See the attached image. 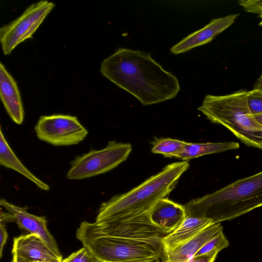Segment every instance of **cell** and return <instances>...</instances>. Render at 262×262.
<instances>
[{
  "label": "cell",
  "mask_w": 262,
  "mask_h": 262,
  "mask_svg": "<svg viewBox=\"0 0 262 262\" xmlns=\"http://www.w3.org/2000/svg\"><path fill=\"white\" fill-rule=\"evenodd\" d=\"M101 74L143 105L174 98L180 90L177 78L140 50L120 48L101 63Z\"/></svg>",
  "instance_id": "1"
},
{
  "label": "cell",
  "mask_w": 262,
  "mask_h": 262,
  "mask_svg": "<svg viewBox=\"0 0 262 262\" xmlns=\"http://www.w3.org/2000/svg\"><path fill=\"white\" fill-rule=\"evenodd\" d=\"M186 215L212 224L230 221L262 206V171L184 205Z\"/></svg>",
  "instance_id": "2"
},
{
  "label": "cell",
  "mask_w": 262,
  "mask_h": 262,
  "mask_svg": "<svg viewBox=\"0 0 262 262\" xmlns=\"http://www.w3.org/2000/svg\"><path fill=\"white\" fill-rule=\"evenodd\" d=\"M189 166L186 161L168 164L129 191L113 196L101 204L95 223L107 222L149 211L158 201L166 198Z\"/></svg>",
  "instance_id": "3"
},
{
  "label": "cell",
  "mask_w": 262,
  "mask_h": 262,
  "mask_svg": "<svg viewBox=\"0 0 262 262\" xmlns=\"http://www.w3.org/2000/svg\"><path fill=\"white\" fill-rule=\"evenodd\" d=\"M247 93L239 90L225 95L208 94L198 110L211 122L227 128L246 145L262 151V126L250 112Z\"/></svg>",
  "instance_id": "4"
},
{
  "label": "cell",
  "mask_w": 262,
  "mask_h": 262,
  "mask_svg": "<svg viewBox=\"0 0 262 262\" xmlns=\"http://www.w3.org/2000/svg\"><path fill=\"white\" fill-rule=\"evenodd\" d=\"M76 237L99 262H134L163 259L161 239H134L105 235L83 222Z\"/></svg>",
  "instance_id": "5"
},
{
  "label": "cell",
  "mask_w": 262,
  "mask_h": 262,
  "mask_svg": "<svg viewBox=\"0 0 262 262\" xmlns=\"http://www.w3.org/2000/svg\"><path fill=\"white\" fill-rule=\"evenodd\" d=\"M132 150L128 143L111 141L105 147L77 156L67 174L70 180H82L108 172L125 161Z\"/></svg>",
  "instance_id": "6"
},
{
  "label": "cell",
  "mask_w": 262,
  "mask_h": 262,
  "mask_svg": "<svg viewBox=\"0 0 262 262\" xmlns=\"http://www.w3.org/2000/svg\"><path fill=\"white\" fill-rule=\"evenodd\" d=\"M55 4L41 0L28 7L22 14L0 29V41L4 55L10 54L14 49L25 40L32 38Z\"/></svg>",
  "instance_id": "7"
},
{
  "label": "cell",
  "mask_w": 262,
  "mask_h": 262,
  "mask_svg": "<svg viewBox=\"0 0 262 262\" xmlns=\"http://www.w3.org/2000/svg\"><path fill=\"white\" fill-rule=\"evenodd\" d=\"M34 128L39 140L54 146L77 144L88 134L76 117L68 115L42 116Z\"/></svg>",
  "instance_id": "8"
},
{
  "label": "cell",
  "mask_w": 262,
  "mask_h": 262,
  "mask_svg": "<svg viewBox=\"0 0 262 262\" xmlns=\"http://www.w3.org/2000/svg\"><path fill=\"white\" fill-rule=\"evenodd\" d=\"M96 232L110 236L134 239H161L167 234L151 221L149 211L101 223H90Z\"/></svg>",
  "instance_id": "9"
},
{
  "label": "cell",
  "mask_w": 262,
  "mask_h": 262,
  "mask_svg": "<svg viewBox=\"0 0 262 262\" xmlns=\"http://www.w3.org/2000/svg\"><path fill=\"white\" fill-rule=\"evenodd\" d=\"M0 204L13 215L20 229L38 235L55 254L62 258L55 239L47 228L45 216L30 214L27 212L26 207L14 205L5 199H1Z\"/></svg>",
  "instance_id": "10"
},
{
  "label": "cell",
  "mask_w": 262,
  "mask_h": 262,
  "mask_svg": "<svg viewBox=\"0 0 262 262\" xmlns=\"http://www.w3.org/2000/svg\"><path fill=\"white\" fill-rule=\"evenodd\" d=\"M239 15V14H231L212 19L204 27L189 34L172 46L170 49V52L176 55L179 54L210 42L217 35L231 26Z\"/></svg>",
  "instance_id": "11"
},
{
  "label": "cell",
  "mask_w": 262,
  "mask_h": 262,
  "mask_svg": "<svg viewBox=\"0 0 262 262\" xmlns=\"http://www.w3.org/2000/svg\"><path fill=\"white\" fill-rule=\"evenodd\" d=\"M13 255L30 262H61L62 258L55 254L37 235L28 234L15 237Z\"/></svg>",
  "instance_id": "12"
},
{
  "label": "cell",
  "mask_w": 262,
  "mask_h": 262,
  "mask_svg": "<svg viewBox=\"0 0 262 262\" xmlns=\"http://www.w3.org/2000/svg\"><path fill=\"white\" fill-rule=\"evenodd\" d=\"M184 205L167 198L158 201L149 211L152 223L168 234L176 230L186 217Z\"/></svg>",
  "instance_id": "13"
},
{
  "label": "cell",
  "mask_w": 262,
  "mask_h": 262,
  "mask_svg": "<svg viewBox=\"0 0 262 262\" xmlns=\"http://www.w3.org/2000/svg\"><path fill=\"white\" fill-rule=\"evenodd\" d=\"M0 96L12 120L18 125L21 124L25 112L20 94L16 82L2 62L0 63Z\"/></svg>",
  "instance_id": "14"
},
{
  "label": "cell",
  "mask_w": 262,
  "mask_h": 262,
  "mask_svg": "<svg viewBox=\"0 0 262 262\" xmlns=\"http://www.w3.org/2000/svg\"><path fill=\"white\" fill-rule=\"evenodd\" d=\"M212 224L208 219L186 216L176 230L161 238L164 253L180 246Z\"/></svg>",
  "instance_id": "15"
},
{
  "label": "cell",
  "mask_w": 262,
  "mask_h": 262,
  "mask_svg": "<svg viewBox=\"0 0 262 262\" xmlns=\"http://www.w3.org/2000/svg\"><path fill=\"white\" fill-rule=\"evenodd\" d=\"M223 230L220 224H212L174 249L164 253L162 260L169 262H183L192 257L215 234Z\"/></svg>",
  "instance_id": "16"
},
{
  "label": "cell",
  "mask_w": 262,
  "mask_h": 262,
  "mask_svg": "<svg viewBox=\"0 0 262 262\" xmlns=\"http://www.w3.org/2000/svg\"><path fill=\"white\" fill-rule=\"evenodd\" d=\"M239 147V143L234 141L203 143L187 142L180 151L173 156L172 158L187 161L204 155L237 149Z\"/></svg>",
  "instance_id": "17"
},
{
  "label": "cell",
  "mask_w": 262,
  "mask_h": 262,
  "mask_svg": "<svg viewBox=\"0 0 262 262\" xmlns=\"http://www.w3.org/2000/svg\"><path fill=\"white\" fill-rule=\"evenodd\" d=\"M0 164L2 166L12 169L21 174L33 182L40 189L46 191L50 189V187L47 184L35 176L18 159L6 140L1 127L0 130Z\"/></svg>",
  "instance_id": "18"
},
{
  "label": "cell",
  "mask_w": 262,
  "mask_h": 262,
  "mask_svg": "<svg viewBox=\"0 0 262 262\" xmlns=\"http://www.w3.org/2000/svg\"><path fill=\"white\" fill-rule=\"evenodd\" d=\"M187 142L171 138L156 139L153 142L151 152L163 155L167 158L180 151L187 144Z\"/></svg>",
  "instance_id": "19"
},
{
  "label": "cell",
  "mask_w": 262,
  "mask_h": 262,
  "mask_svg": "<svg viewBox=\"0 0 262 262\" xmlns=\"http://www.w3.org/2000/svg\"><path fill=\"white\" fill-rule=\"evenodd\" d=\"M229 245V241L223 230L211 238L195 254L194 256L217 254L221 250Z\"/></svg>",
  "instance_id": "20"
},
{
  "label": "cell",
  "mask_w": 262,
  "mask_h": 262,
  "mask_svg": "<svg viewBox=\"0 0 262 262\" xmlns=\"http://www.w3.org/2000/svg\"><path fill=\"white\" fill-rule=\"evenodd\" d=\"M247 99L252 115H262V92L253 89L248 91Z\"/></svg>",
  "instance_id": "21"
},
{
  "label": "cell",
  "mask_w": 262,
  "mask_h": 262,
  "mask_svg": "<svg viewBox=\"0 0 262 262\" xmlns=\"http://www.w3.org/2000/svg\"><path fill=\"white\" fill-rule=\"evenodd\" d=\"M61 262H99L97 258L85 247L72 253Z\"/></svg>",
  "instance_id": "22"
},
{
  "label": "cell",
  "mask_w": 262,
  "mask_h": 262,
  "mask_svg": "<svg viewBox=\"0 0 262 262\" xmlns=\"http://www.w3.org/2000/svg\"><path fill=\"white\" fill-rule=\"evenodd\" d=\"M238 3L248 12L258 15L262 13V0H239Z\"/></svg>",
  "instance_id": "23"
},
{
  "label": "cell",
  "mask_w": 262,
  "mask_h": 262,
  "mask_svg": "<svg viewBox=\"0 0 262 262\" xmlns=\"http://www.w3.org/2000/svg\"><path fill=\"white\" fill-rule=\"evenodd\" d=\"M217 254L213 255H204L197 256H193L191 258L183 262H214ZM162 262H169L163 260Z\"/></svg>",
  "instance_id": "24"
},
{
  "label": "cell",
  "mask_w": 262,
  "mask_h": 262,
  "mask_svg": "<svg viewBox=\"0 0 262 262\" xmlns=\"http://www.w3.org/2000/svg\"><path fill=\"white\" fill-rule=\"evenodd\" d=\"M8 236V235L6 228V224L0 223V258L2 256L3 248L7 242Z\"/></svg>",
  "instance_id": "25"
},
{
  "label": "cell",
  "mask_w": 262,
  "mask_h": 262,
  "mask_svg": "<svg viewBox=\"0 0 262 262\" xmlns=\"http://www.w3.org/2000/svg\"><path fill=\"white\" fill-rule=\"evenodd\" d=\"M15 222V219L13 215L9 212H5L2 210L0 212V223L6 224L8 222Z\"/></svg>",
  "instance_id": "26"
},
{
  "label": "cell",
  "mask_w": 262,
  "mask_h": 262,
  "mask_svg": "<svg viewBox=\"0 0 262 262\" xmlns=\"http://www.w3.org/2000/svg\"><path fill=\"white\" fill-rule=\"evenodd\" d=\"M253 89L262 92V73L259 78L256 80Z\"/></svg>",
  "instance_id": "27"
},
{
  "label": "cell",
  "mask_w": 262,
  "mask_h": 262,
  "mask_svg": "<svg viewBox=\"0 0 262 262\" xmlns=\"http://www.w3.org/2000/svg\"><path fill=\"white\" fill-rule=\"evenodd\" d=\"M11 262H30L21 257L13 255V259Z\"/></svg>",
  "instance_id": "28"
},
{
  "label": "cell",
  "mask_w": 262,
  "mask_h": 262,
  "mask_svg": "<svg viewBox=\"0 0 262 262\" xmlns=\"http://www.w3.org/2000/svg\"><path fill=\"white\" fill-rule=\"evenodd\" d=\"M257 121L262 126V115L254 116Z\"/></svg>",
  "instance_id": "29"
},
{
  "label": "cell",
  "mask_w": 262,
  "mask_h": 262,
  "mask_svg": "<svg viewBox=\"0 0 262 262\" xmlns=\"http://www.w3.org/2000/svg\"><path fill=\"white\" fill-rule=\"evenodd\" d=\"M134 262H161L159 260H143V261H134Z\"/></svg>",
  "instance_id": "30"
},
{
  "label": "cell",
  "mask_w": 262,
  "mask_h": 262,
  "mask_svg": "<svg viewBox=\"0 0 262 262\" xmlns=\"http://www.w3.org/2000/svg\"><path fill=\"white\" fill-rule=\"evenodd\" d=\"M259 17L261 18V20L259 23V26L262 27V13L259 15Z\"/></svg>",
  "instance_id": "31"
}]
</instances>
